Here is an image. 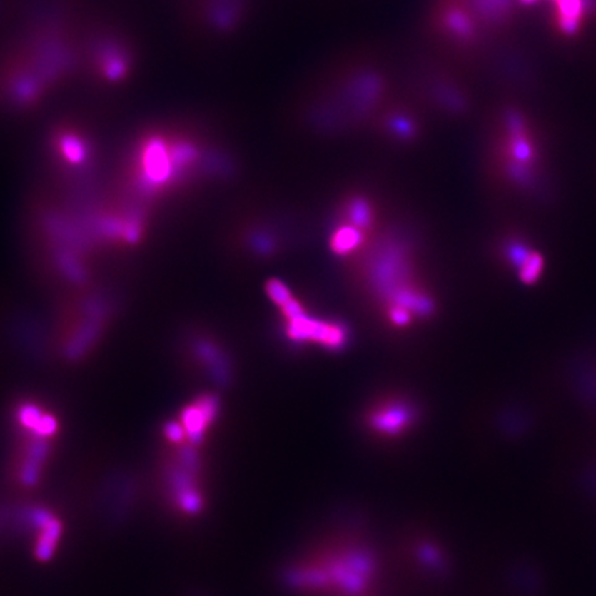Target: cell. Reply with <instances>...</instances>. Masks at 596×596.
I'll return each mask as SVG.
<instances>
[{
    "instance_id": "6da1fadb",
    "label": "cell",
    "mask_w": 596,
    "mask_h": 596,
    "mask_svg": "<svg viewBox=\"0 0 596 596\" xmlns=\"http://www.w3.org/2000/svg\"><path fill=\"white\" fill-rule=\"evenodd\" d=\"M410 408L400 400H387L380 403L371 413L370 421L375 430L381 432H398L410 421Z\"/></svg>"
},
{
    "instance_id": "7a4b0ae2",
    "label": "cell",
    "mask_w": 596,
    "mask_h": 596,
    "mask_svg": "<svg viewBox=\"0 0 596 596\" xmlns=\"http://www.w3.org/2000/svg\"><path fill=\"white\" fill-rule=\"evenodd\" d=\"M366 235L368 232L344 223L343 226H338L331 235V239H330L331 251L341 257L352 256L353 253H356L360 247L363 246V243L366 242Z\"/></svg>"
}]
</instances>
